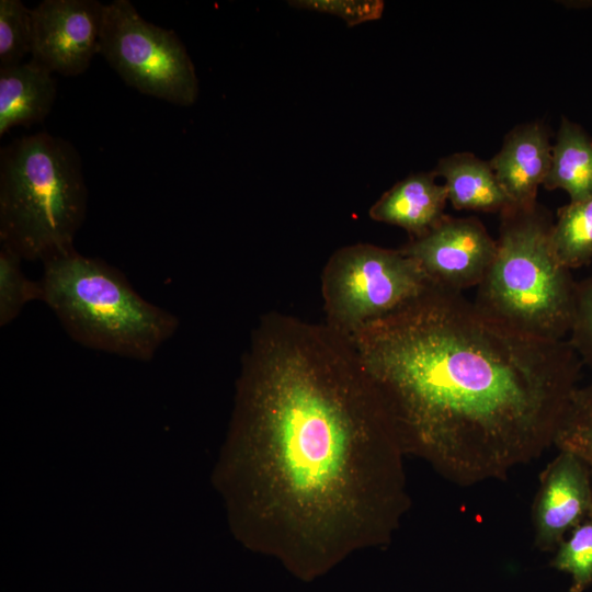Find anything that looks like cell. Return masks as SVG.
<instances>
[{
  "instance_id": "5b68a950",
  "label": "cell",
  "mask_w": 592,
  "mask_h": 592,
  "mask_svg": "<svg viewBox=\"0 0 592 592\" xmlns=\"http://www.w3.org/2000/svg\"><path fill=\"white\" fill-rule=\"evenodd\" d=\"M553 224L538 203L501 213L497 253L474 301L521 332L560 341L570 331L577 282L554 253Z\"/></svg>"
},
{
  "instance_id": "44dd1931",
  "label": "cell",
  "mask_w": 592,
  "mask_h": 592,
  "mask_svg": "<svg viewBox=\"0 0 592 592\" xmlns=\"http://www.w3.org/2000/svg\"><path fill=\"white\" fill-rule=\"evenodd\" d=\"M568 342L582 364L592 368V275L577 282Z\"/></svg>"
},
{
  "instance_id": "30bf717a",
  "label": "cell",
  "mask_w": 592,
  "mask_h": 592,
  "mask_svg": "<svg viewBox=\"0 0 592 592\" xmlns=\"http://www.w3.org/2000/svg\"><path fill=\"white\" fill-rule=\"evenodd\" d=\"M592 514L590 468L576 454L559 451L540 475L532 506L534 546L554 553Z\"/></svg>"
},
{
  "instance_id": "ba28073f",
  "label": "cell",
  "mask_w": 592,
  "mask_h": 592,
  "mask_svg": "<svg viewBox=\"0 0 592 592\" xmlns=\"http://www.w3.org/2000/svg\"><path fill=\"white\" fill-rule=\"evenodd\" d=\"M400 250L418 262L430 281L464 292L477 287L497 253V240L476 217L444 218Z\"/></svg>"
},
{
  "instance_id": "7c38bea8",
  "label": "cell",
  "mask_w": 592,
  "mask_h": 592,
  "mask_svg": "<svg viewBox=\"0 0 592 592\" xmlns=\"http://www.w3.org/2000/svg\"><path fill=\"white\" fill-rule=\"evenodd\" d=\"M432 172L410 174L386 191L371 207L369 217L398 226L411 238L434 228L445 216L447 193Z\"/></svg>"
},
{
  "instance_id": "2e32d148",
  "label": "cell",
  "mask_w": 592,
  "mask_h": 592,
  "mask_svg": "<svg viewBox=\"0 0 592 592\" xmlns=\"http://www.w3.org/2000/svg\"><path fill=\"white\" fill-rule=\"evenodd\" d=\"M550 241L557 260L570 271L592 261V196L558 208Z\"/></svg>"
},
{
  "instance_id": "8992f818",
  "label": "cell",
  "mask_w": 592,
  "mask_h": 592,
  "mask_svg": "<svg viewBox=\"0 0 592 592\" xmlns=\"http://www.w3.org/2000/svg\"><path fill=\"white\" fill-rule=\"evenodd\" d=\"M430 280L400 249L369 243L342 247L321 274L326 323L352 337L417 297Z\"/></svg>"
},
{
  "instance_id": "7402d4cb",
  "label": "cell",
  "mask_w": 592,
  "mask_h": 592,
  "mask_svg": "<svg viewBox=\"0 0 592 592\" xmlns=\"http://www.w3.org/2000/svg\"><path fill=\"white\" fill-rule=\"evenodd\" d=\"M288 3L295 8L335 15L350 26L379 19L385 7L378 0H299Z\"/></svg>"
},
{
  "instance_id": "9a60e30c",
  "label": "cell",
  "mask_w": 592,
  "mask_h": 592,
  "mask_svg": "<svg viewBox=\"0 0 592 592\" xmlns=\"http://www.w3.org/2000/svg\"><path fill=\"white\" fill-rule=\"evenodd\" d=\"M543 186L565 191L570 202L592 196V138L566 116L560 119Z\"/></svg>"
},
{
  "instance_id": "7a4b0ae2",
  "label": "cell",
  "mask_w": 592,
  "mask_h": 592,
  "mask_svg": "<svg viewBox=\"0 0 592 592\" xmlns=\"http://www.w3.org/2000/svg\"><path fill=\"white\" fill-rule=\"evenodd\" d=\"M351 338L407 456L460 487L554 445L582 365L568 340L521 332L432 281Z\"/></svg>"
},
{
  "instance_id": "ffe728a7",
  "label": "cell",
  "mask_w": 592,
  "mask_h": 592,
  "mask_svg": "<svg viewBox=\"0 0 592 592\" xmlns=\"http://www.w3.org/2000/svg\"><path fill=\"white\" fill-rule=\"evenodd\" d=\"M32 41V10L20 0H0V67L21 64Z\"/></svg>"
},
{
  "instance_id": "603a6c76",
  "label": "cell",
  "mask_w": 592,
  "mask_h": 592,
  "mask_svg": "<svg viewBox=\"0 0 592 592\" xmlns=\"http://www.w3.org/2000/svg\"><path fill=\"white\" fill-rule=\"evenodd\" d=\"M561 3H568L570 8H592V1H562Z\"/></svg>"
},
{
  "instance_id": "8fae6325",
  "label": "cell",
  "mask_w": 592,
  "mask_h": 592,
  "mask_svg": "<svg viewBox=\"0 0 592 592\" xmlns=\"http://www.w3.org/2000/svg\"><path fill=\"white\" fill-rule=\"evenodd\" d=\"M551 149L549 133L540 122L517 125L505 135L500 150L489 162L513 207L531 208L537 204Z\"/></svg>"
},
{
  "instance_id": "277c9868",
  "label": "cell",
  "mask_w": 592,
  "mask_h": 592,
  "mask_svg": "<svg viewBox=\"0 0 592 592\" xmlns=\"http://www.w3.org/2000/svg\"><path fill=\"white\" fill-rule=\"evenodd\" d=\"M87 206L82 161L68 140L41 132L1 149L0 241L23 260L75 248Z\"/></svg>"
},
{
  "instance_id": "ac0fdd59",
  "label": "cell",
  "mask_w": 592,
  "mask_h": 592,
  "mask_svg": "<svg viewBox=\"0 0 592 592\" xmlns=\"http://www.w3.org/2000/svg\"><path fill=\"white\" fill-rule=\"evenodd\" d=\"M554 445L576 454L592 470V382L574 390Z\"/></svg>"
},
{
  "instance_id": "e0dca14e",
  "label": "cell",
  "mask_w": 592,
  "mask_h": 592,
  "mask_svg": "<svg viewBox=\"0 0 592 592\" xmlns=\"http://www.w3.org/2000/svg\"><path fill=\"white\" fill-rule=\"evenodd\" d=\"M23 259L7 246L0 249V326L14 321L24 307L43 300L41 281L30 280L21 267Z\"/></svg>"
},
{
  "instance_id": "d6986e66",
  "label": "cell",
  "mask_w": 592,
  "mask_h": 592,
  "mask_svg": "<svg viewBox=\"0 0 592 592\" xmlns=\"http://www.w3.org/2000/svg\"><path fill=\"white\" fill-rule=\"evenodd\" d=\"M550 567L570 576L569 592H584L592 587V514L558 545Z\"/></svg>"
},
{
  "instance_id": "4fadbf2b",
  "label": "cell",
  "mask_w": 592,
  "mask_h": 592,
  "mask_svg": "<svg viewBox=\"0 0 592 592\" xmlns=\"http://www.w3.org/2000/svg\"><path fill=\"white\" fill-rule=\"evenodd\" d=\"M57 96L53 72L33 60L0 67V136L49 114Z\"/></svg>"
},
{
  "instance_id": "6da1fadb",
  "label": "cell",
  "mask_w": 592,
  "mask_h": 592,
  "mask_svg": "<svg viewBox=\"0 0 592 592\" xmlns=\"http://www.w3.org/2000/svg\"><path fill=\"white\" fill-rule=\"evenodd\" d=\"M232 437L248 543L303 582L389 545L410 509L392 417L352 338L326 322L260 317Z\"/></svg>"
},
{
  "instance_id": "9c48e42d",
  "label": "cell",
  "mask_w": 592,
  "mask_h": 592,
  "mask_svg": "<svg viewBox=\"0 0 592 592\" xmlns=\"http://www.w3.org/2000/svg\"><path fill=\"white\" fill-rule=\"evenodd\" d=\"M105 4L96 0H44L32 9L31 58L53 73H83L99 54Z\"/></svg>"
},
{
  "instance_id": "3957f363",
  "label": "cell",
  "mask_w": 592,
  "mask_h": 592,
  "mask_svg": "<svg viewBox=\"0 0 592 592\" xmlns=\"http://www.w3.org/2000/svg\"><path fill=\"white\" fill-rule=\"evenodd\" d=\"M39 281L42 301L88 349L149 361L179 329V318L145 299L119 269L75 248L45 260Z\"/></svg>"
},
{
  "instance_id": "52a82bcc",
  "label": "cell",
  "mask_w": 592,
  "mask_h": 592,
  "mask_svg": "<svg viewBox=\"0 0 592 592\" xmlns=\"http://www.w3.org/2000/svg\"><path fill=\"white\" fill-rule=\"evenodd\" d=\"M99 54L140 93L182 106L196 101L198 79L182 41L143 19L129 0L105 4Z\"/></svg>"
},
{
  "instance_id": "5bb4252c",
  "label": "cell",
  "mask_w": 592,
  "mask_h": 592,
  "mask_svg": "<svg viewBox=\"0 0 592 592\" xmlns=\"http://www.w3.org/2000/svg\"><path fill=\"white\" fill-rule=\"evenodd\" d=\"M433 171L444 180L447 200L455 209L500 215L512 207L490 162L471 152L445 156Z\"/></svg>"
}]
</instances>
